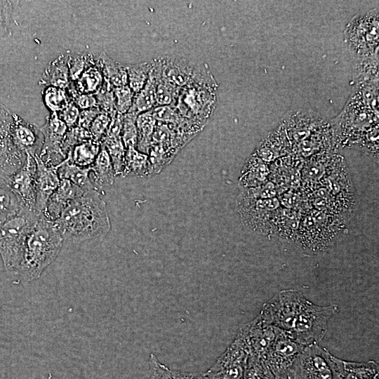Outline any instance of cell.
I'll return each instance as SVG.
<instances>
[{
    "mask_svg": "<svg viewBox=\"0 0 379 379\" xmlns=\"http://www.w3.org/2000/svg\"><path fill=\"white\" fill-rule=\"evenodd\" d=\"M338 311L337 305H317L300 291L286 289L267 301L258 316L264 322L285 332L298 343L309 345L323 339L329 319Z\"/></svg>",
    "mask_w": 379,
    "mask_h": 379,
    "instance_id": "1",
    "label": "cell"
},
{
    "mask_svg": "<svg viewBox=\"0 0 379 379\" xmlns=\"http://www.w3.org/2000/svg\"><path fill=\"white\" fill-rule=\"evenodd\" d=\"M53 222L64 241L73 243L103 237L111 228L106 204L95 190L69 203Z\"/></svg>",
    "mask_w": 379,
    "mask_h": 379,
    "instance_id": "2",
    "label": "cell"
},
{
    "mask_svg": "<svg viewBox=\"0 0 379 379\" xmlns=\"http://www.w3.org/2000/svg\"><path fill=\"white\" fill-rule=\"evenodd\" d=\"M64 240L53 221L41 213L25 241L18 274L29 282L40 277L59 255Z\"/></svg>",
    "mask_w": 379,
    "mask_h": 379,
    "instance_id": "3",
    "label": "cell"
},
{
    "mask_svg": "<svg viewBox=\"0 0 379 379\" xmlns=\"http://www.w3.org/2000/svg\"><path fill=\"white\" fill-rule=\"evenodd\" d=\"M218 87L207 64H196L174 106L182 117L204 128L215 108Z\"/></svg>",
    "mask_w": 379,
    "mask_h": 379,
    "instance_id": "4",
    "label": "cell"
},
{
    "mask_svg": "<svg viewBox=\"0 0 379 379\" xmlns=\"http://www.w3.org/2000/svg\"><path fill=\"white\" fill-rule=\"evenodd\" d=\"M281 126L295 152L302 156L326 149L334 142L331 124L312 111H289Z\"/></svg>",
    "mask_w": 379,
    "mask_h": 379,
    "instance_id": "5",
    "label": "cell"
},
{
    "mask_svg": "<svg viewBox=\"0 0 379 379\" xmlns=\"http://www.w3.org/2000/svg\"><path fill=\"white\" fill-rule=\"evenodd\" d=\"M39 215L20 208L0 225V255L8 272L18 273L25 241Z\"/></svg>",
    "mask_w": 379,
    "mask_h": 379,
    "instance_id": "6",
    "label": "cell"
},
{
    "mask_svg": "<svg viewBox=\"0 0 379 379\" xmlns=\"http://www.w3.org/2000/svg\"><path fill=\"white\" fill-rule=\"evenodd\" d=\"M378 9L354 16L347 24L345 41L348 50L358 59H364L378 54Z\"/></svg>",
    "mask_w": 379,
    "mask_h": 379,
    "instance_id": "7",
    "label": "cell"
},
{
    "mask_svg": "<svg viewBox=\"0 0 379 379\" xmlns=\"http://www.w3.org/2000/svg\"><path fill=\"white\" fill-rule=\"evenodd\" d=\"M288 379H343L332 355L317 343L305 346L294 361Z\"/></svg>",
    "mask_w": 379,
    "mask_h": 379,
    "instance_id": "8",
    "label": "cell"
},
{
    "mask_svg": "<svg viewBox=\"0 0 379 379\" xmlns=\"http://www.w3.org/2000/svg\"><path fill=\"white\" fill-rule=\"evenodd\" d=\"M305 346L279 329L262 359L275 379H288L294 361Z\"/></svg>",
    "mask_w": 379,
    "mask_h": 379,
    "instance_id": "9",
    "label": "cell"
},
{
    "mask_svg": "<svg viewBox=\"0 0 379 379\" xmlns=\"http://www.w3.org/2000/svg\"><path fill=\"white\" fill-rule=\"evenodd\" d=\"M248 356L247 345L238 333L205 374L211 379H244Z\"/></svg>",
    "mask_w": 379,
    "mask_h": 379,
    "instance_id": "10",
    "label": "cell"
},
{
    "mask_svg": "<svg viewBox=\"0 0 379 379\" xmlns=\"http://www.w3.org/2000/svg\"><path fill=\"white\" fill-rule=\"evenodd\" d=\"M15 196L20 208L35 211L36 199V164L35 159L26 154L22 166L11 175L5 178Z\"/></svg>",
    "mask_w": 379,
    "mask_h": 379,
    "instance_id": "11",
    "label": "cell"
},
{
    "mask_svg": "<svg viewBox=\"0 0 379 379\" xmlns=\"http://www.w3.org/2000/svg\"><path fill=\"white\" fill-rule=\"evenodd\" d=\"M43 145L38 155L46 164L55 166L65 159L62 150L64 137L68 129L56 112H50L44 124L39 127Z\"/></svg>",
    "mask_w": 379,
    "mask_h": 379,
    "instance_id": "12",
    "label": "cell"
},
{
    "mask_svg": "<svg viewBox=\"0 0 379 379\" xmlns=\"http://www.w3.org/2000/svg\"><path fill=\"white\" fill-rule=\"evenodd\" d=\"M10 131L15 145L20 151L33 157L39 154L43 145V135L39 127L12 113Z\"/></svg>",
    "mask_w": 379,
    "mask_h": 379,
    "instance_id": "13",
    "label": "cell"
},
{
    "mask_svg": "<svg viewBox=\"0 0 379 379\" xmlns=\"http://www.w3.org/2000/svg\"><path fill=\"white\" fill-rule=\"evenodd\" d=\"M154 61V68L169 84L180 91L189 81L194 63L175 56H160Z\"/></svg>",
    "mask_w": 379,
    "mask_h": 379,
    "instance_id": "14",
    "label": "cell"
},
{
    "mask_svg": "<svg viewBox=\"0 0 379 379\" xmlns=\"http://www.w3.org/2000/svg\"><path fill=\"white\" fill-rule=\"evenodd\" d=\"M36 164V199L35 211L43 213L52 194L58 188L60 178L58 175L59 164H46L38 154L34 157Z\"/></svg>",
    "mask_w": 379,
    "mask_h": 379,
    "instance_id": "15",
    "label": "cell"
},
{
    "mask_svg": "<svg viewBox=\"0 0 379 379\" xmlns=\"http://www.w3.org/2000/svg\"><path fill=\"white\" fill-rule=\"evenodd\" d=\"M12 117L0 126V176L6 178L23 165L26 154L14 144L10 131Z\"/></svg>",
    "mask_w": 379,
    "mask_h": 379,
    "instance_id": "16",
    "label": "cell"
},
{
    "mask_svg": "<svg viewBox=\"0 0 379 379\" xmlns=\"http://www.w3.org/2000/svg\"><path fill=\"white\" fill-rule=\"evenodd\" d=\"M84 193L82 189L69 180L60 179L58 188L50 197L46 208L41 214L48 220L54 221L58 218L69 203Z\"/></svg>",
    "mask_w": 379,
    "mask_h": 379,
    "instance_id": "17",
    "label": "cell"
},
{
    "mask_svg": "<svg viewBox=\"0 0 379 379\" xmlns=\"http://www.w3.org/2000/svg\"><path fill=\"white\" fill-rule=\"evenodd\" d=\"M71 82L68 67V53L60 54L45 67L39 84L67 89Z\"/></svg>",
    "mask_w": 379,
    "mask_h": 379,
    "instance_id": "18",
    "label": "cell"
},
{
    "mask_svg": "<svg viewBox=\"0 0 379 379\" xmlns=\"http://www.w3.org/2000/svg\"><path fill=\"white\" fill-rule=\"evenodd\" d=\"M89 177L97 191L112 185L114 182V170L110 157L102 144L95 160L90 166Z\"/></svg>",
    "mask_w": 379,
    "mask_h": 379,
    "instance_id": "19",
    "label": "cell"
},
{
    "mask_svg": "<svg viewBox=\"0 0 379 379\" xmlns=\"http://www.w3.org/2000/svg\"><path fill=\"white\" fill-rule=\"evenodd\" d=\"M343 379H379V366L374 361H348L332 355Z\"/></svg>",
    "mask_w": 379,
    "mask_h": 379,
    "instance_id": "20",
    "label": "cell"
},
{
    "mask_svg": "<svg viewBox=\"0 0 379 379\" xmlns=\"http://www.w3.org/2000/svg\"><path fill=\"white\" fill-rule=\"evenodd\" d=\"M289 140L281 126L276 131L270 132L259 144L255 154L262 161L279 156L290 147Z\"/></svg>",
    "mask_w": 379,
    "mask_h": 379,
    "instance_id": "21",
    "label": "cell"
},
{
    "mask_svg": "<svg viewBox=\"0 0 379 379\" xmlns=\"http://www.w3.org/2000/svg\"><path fill=\"white\" fill-rule=\"evenodd\" d=\"M104 81L113 88L128 85V77L126 65L114 60L106 53L102 52L96 58Z\"/></svg>",
    "mask_w": 379,
    "mask_h": 379,
    "instance_id": "22",
    "label": "cell"
},
{
    "mask_svg": "<svg viewBox=\"0 0 379 379\" xmlns=\"http://www.w3.org/2000/svg\"><path fill=\"white\" fill-rule=\"evenodd\" d=\"M58 172L60 179L69 180L85 192L95 190L90 180V167L77 166L65 159L59 164Z\"/></svg>",
    "mask_w": 379,
    "mask_h": 379,
    "instance_id": "23",
    "label": "cell"
},
{
    "mask_svg": "<svg viewBox=\"0 0 379 379\" xmlns=\"http://www.w3.org/2000/svg\"><path fill=\"white\" fill-rule=\"evenodd\" d=\"M157 121L151 110L141 113L136 119L138 131L136 149L145 154H149Z\"/></svg>",
    "mask_w": 379,
    "mask_h": 379,
    "instance_id": "24",
    "label": "cell"
},
{
    "mask_svg": "<svg viewBox=\"0 0 379 379\" xmlns=\"http://www.w3.org/2000/svg\"><path fill=\"white\" fill-rule=\"evenodd\" d=\"M100 147V141L91 139L74 146L69 150L66 159L77 166L90 167L95 160Z\"/></svg>",
    "mask_w": 379,
    "mask_h": 379,
    "instance_id": "25",
    "label": "cell"
},
{
    "mask_svg": "<svg viewBox=\"0 0 379 379\" xmlns=\"http://www.w3.org/2000/svg\"><path fill=\"white\" fill-rule=\"evenodd\" d=\"M149 368L152 379H211L205 373H190L171 369L160 362L152 353L149 355Z\"/></svg>",
    "mask_w": 379,
    "mask_h": 379,
    "instance_id": "26",
    "label": "cell"
},
{
    "mask_svg": "<svg viewBox=\"0 0 379 379\" xmlns=\"http://www.w3.org/2000/svg\"><path fill=\"white\" fill-rule=\"evenodd\" d=\"M157 106L156 84L152 70L143 88L134 94L133 104L128 112L136 115L148 112Z\"/></svg>",
    "mask_w": 379,
    "mask_h": 379,
    "instance_id": "27",
    "label": "cell"
},
{
    "mask_svg": "<svg viewBox=\"0 0 379 379\" xmlns=\"http://www.w3.org/2000/svg\"><path fill=\"white\" fill-rule=\"evenodd\" d=\"M152 173L148 155L139 152L135 147L126 149L124 169L121 176L128 175L143 176Z\"/></svg>",
    "mask_w": 379,
    "mask_h": 379,
    "instance_id": "28",
    "label": "cell"
},
{
    "mask_svg": "<svg viewBox=\"0 0 379 379\" xmlns=\"http://www.w3.org/2000/svg\"><path fill=\"white\" fill-rule=\"evenodd\" d=\"M79 93L95 95L102 87L104 78L97 62L86 69L74 81H72Z\"/></svg>",
    "mask_w": 379,
    "mask_h": 379,
    "instance_id": "29",
    "label": "cell"
},
{
    "mask_svg": "<svg viewBox=\"0 0 379 379\" xmlns=\"http://www.w3.org/2000/svg\"><path fill=\"white\" fill-rule=\"evenodd\" d=\"M153 65V60L137 64L126 65L128 86L134 94L139 92L146 84Z\"/></svg>",
    "mask_w": 379,
    "mask_h": 379,
    "instance_id": "30",
    "label": "cell"
},
{
    "mask_svg": "<svg viewBox=\"0 0 379 379\" xmlns=\"http://www.w3.org/2000/svg\"><path fill=\"white\" fill-rule=\"evenodd\" d=\"M42 100L50 112L58 113L71 102L66 89L55 86H46L41 91Z\"/></svg>",
    "mask_w": 379,
    "mask_h": 379,
    "instance_id": "31",
    "label": "cell"
},
{
    "mask_svg": "<svg viewBox=\"0 0 379 379\" xmlns=\"http://www.w3.org/2000/svg\"><path fill=\"white\" fill-rule=\"evenodd\" d=\"M152 72L156 84L157 106L175 105L180 91L162 78L154 68V65Z\"/></svg>",
    "mask_w": 379,
    "mask_h": 379,
    "instance_id": "32",
    "label": "cell"
},
{
    "mask_svg": "<svg viewBox=\"0 0 379 379\" xmlns=\"http://www.w3.org/2000/svg\"><path fill=\"white\" fill-rule=\"evenodd\" d=\"M106 148L114 170L115 175H121L124 169L126 148L121 136L104 137L100 141Z\"/></svg>",
    "mask_w": 379,
    "mask_h": 379,
    "instance_id": "33",
    "label": "cell"
},
{
    "mask_svg": "<svg viewBox=\"0 0 379 379\" xmlns=\"http://www.w3.org/2000/svg\"><path fill=\"white\" fill-rule=\"evenodd\" d=\"M20 209L19 203L6 178L0 176V225Z\"/></svg>",
    "mask_w": 379,
    "mask_h": 379,
    "instance_id": "34",
    "label": "cell"
},
{
    "mask_svg": "<svg viewBox=\"0 0 379 379\" xmlns=\"http://www.w3.org/2000/svg\"><path fill=\"white\" fill-rule=\"evenodd\" d=\"M96 58L91 53H68V67L72 81H76L89 67L95 65Z\"/></svg>",
    "mask_w": 379,
    "mask_h": 379,
    "instance_id": "35",
    "label": "cell"
},
{
    "mask_svg": "<svg viewBox=\"0 0 379 379\" xmlns=\"http://www.w3.org/2000/svg\"><path fill=\"white\" fill-rule=\"evenodd\" d=\"M18 1H0V40L9 37L15 23V5Z\"/></svg>",
    "mask_w": 379,
    "mask_h": 379,
    "instance_id": "36",
    "label": "cell"
},
{
    "mask_svg": "<svg viewBox=\"0 0 379 379\" xmlns=\"http://www.w3.org/2000/svg\"><path fill=\"white\" fill-rule=\"evenodd\" d=\"M93 139L89 130L78 126L68 128L63 139L62 150L65 159L70 149L74 146Z\"/></svg>",
    "mask_w": 379,
    "mask_h": 379,
    "instance_id": "37",
    "label": "cell"
},
{
    "mask_svg": "<svg viewBox=\"0 0 379 379\" xmlns=\"http://www.w3.org/2000/svg\"><path fill=\"white\" fill-rule=\"evenodd\" d=\"M95 96L100 112L107 114L110 117L117 113L114 88L109 84L104 81L102 87L95 94Z\"/></svg>",
    "mask_w": 379,
    "mask_h": 379,
    "instance_id": "38",
    "label": "cell"
},
{
    "mask_svg": "<svg viewBox=\"0 0 379 379\" xmlns=\"http://www.w3.org/2000/svg\"><path fill=\"white\" fill-rule=\"evenodd\" d=\"M137 117L138 115L128 112L124 114L121 138L126 149L130 147L136 148L138 138Z\"/></svg>",
    "mask_w": 379,
    "mask_h": 379,
    "instance_id": "39",
    "label": "cell"
},
{
    "mask_svg": "<svg viewBox=\"0 0 379 379\" xmlns=\"http://www.w3.org/2000/svg\"><path fill=\"white\" fill-rule=\"evenodd\" d=\"M116 110L117 113L125 114L132 106L134 93L128 85L114 88Z\"/></svg>",
    "mask_w": 379,
    "mask_h": 379,
    "instance_id": "40",
    "label": "cell"
},
{
    "mask_svg": "<svg viewBox=\"0 0 379 379\" xmlns=\"http://www.w3.org/2000/svg\"><path fill=\"white\" fill-rule=\"evenodd\" d=\"M111 121L109 115L100 112L93 121L89 131L92 138L98 141H101L105 135Z\"/></svg>",
    "mask_w": 379,
    "mask_h": 379,
    "instance_id": "41",
    "label": "cell"
},
{
    "mask_svg": "<svg viewBox=\"0 0 379 379\" xmlns=\"http://www.w3.org/2000/svg\"><path fill=\"white\" fill-rule=\"evenodd\" d=\"M80 111L78 107L71 101L64 109L57 114L67 128H71L77 126Z\"/></svg>",
    "mask_w": 379,
    "mask_h": 379,
    "instance_id": "42",
    "label": "cell"
},
{
    "mask_svg": "<svg viewBox=\"0 0 379 379\" xmlns=\"http://www.w3.org/2000/svg\"><path fill=\"white\" fill-rule=\"evenodd\" d=\"M100 112L98 107L81 110L77 126L89 130L93 121Z\"/></svg>",
    "mask_w": 379,
    "mask_h": 379,
    "instance_id": "43",
    "label": "cell"
},
{
    "mask_svg": "<svg viewBox=\"0 0 379 379\" xmlns=\"http://www.w3.org/2000/svg\"><path fill=\"white\" fill-rule=\"evenodd\" d=\"M12 117V112L0 102V126Z\"/></svg>",
    "mask_w": 379,
    "mask_h": 379,
    "instance_id": "44",
    "label": "cell"
}]
</instances>
